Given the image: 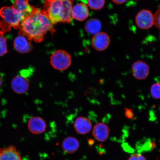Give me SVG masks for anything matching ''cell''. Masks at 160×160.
Instances as JSON below:
<instances>
[{
	"instance_id": "cell-21",
	"label": "cell",
	"mask_w": 160,
	"mask_h": 160,
	"mask_svg": "<svg viewBox=\"0 0 160 160\" xmlns=\"http://www.w3.org/2000/svg\"><path fill=\"white\" fill-rule=\"evenodd\" d=\"M154 24L160 30V8L157 10L154 15Z\"/></svg>"
},
{
	"instance_id": "cell-10",
	"label": "cell",
	"mask_w": 160,
	"mask_h": 160,
	"mask_svg": "<svg viewBox=\"0 0 160 160\" xmlns=\"http://www.w3.org/2000/svg\"><path fill=\"white\" fill-rule=\"evenodd\" d=\"M28 127L32 133L39 135L45 131L47 128V124L45 120L42 118L38 117H33L29 120Z\"/></svg>"
},
{
	"instance_id": "cell-19",
	"label": "cell",
	"mask_w": 160,
	"mask_h": 160,
	"mask_svg": "<svg viewBox=\"0 0 160 160\" xmlns=\"http://www.w3.org/2000/svg\"><path fill=\"white\" fill-rule=\"evenodd\" d=\"M88 5L92 9L98 10L103 7L105 0H87Z\"/></svg>"
},
{
	"instance_id": "cell-1",
	"label": "cell",
	"mask_w": 160,
	"mask_h": 160,
	"mask_svg": "<svg viewBox=\"0 0 160 160\" xmlns=\"http://www.w3.org/2000/svg\"><path fill=\"white\" fill-rule=\"evenodd\" d=\"M19 34L25 36L30 41L41 42L49 32L55 31L54 25L42 10L37 9L26 18L20 25Z\"/></svg>"
},
{
	"instance_id": "cell-23",
	"label": "cell",
	"mask_w": 160,
	"mask_h": 160,
	"mask_svg": "<svg viewBox=\"0 0 160 160\" xmlns=\"http://www.w3.org/2000/svg\"><path fill=\"white\" fill-rule=\"evenodd\" d=\"M128 160H147V159L141 154L136 153L131 156Z\"/></svg>"
},
{
	"instance_id": "cell-4",
	"label": "cell",
	"mask_w": 160,
	"mask_h": 160,
	"mask_svg": "<svg viewBox=\"0 0 160 160\" xmlns=\"http://www.w3.org/2000/svg\"><path fill=\"white\" fill-rule=\"evenodd\" d=\"M50 63L54 69L59 71H65L71 65V56L64 50H58L51 55Z\"/></svg>"
},
{
	"instance_id": "cell-22",
	"label": "cell",
	"mask_w": 160,
	"mask_h": 160,
	"mask_svg": "<svg viewBox=\"0 0 160 160\" xmlns=\"http://www.w3.org/2000/svg\"><path fill=\"white\" fill-rule=\"evenodd\" d=\"M125 115L127 118L129 119H132L135 117L134 113L133 110L131 109L125 108Z\"/></svg>"
},
{
	"instance_id": "cell-8",
	"label": "cell",
	"mask_w": 160,
	"mask_h": 160,
	"mask_svg": "<svg viewBox=\"0 0 160 160\" xmlns=\"http://www.w3.org/2000/svg\"><path fill=\"white\" fill-rule=\"evenodd\" d=\"M13 46L16 51L22 54L29 53L33 48L31 41L25 36L22 35H19L15 38Z\"/></svg>"
},
{
	"instance_id": "cell-16",
	"label": "cell",
	"mask_w": 160,
	"mask_h": 160,
	"mask_svg": "<svg viewBox=\"0 0 160 160\" xmlns=\"http://www.w3.org/2000/svg\"><path fill=\"white\" fill-rule=\"evenodd\" d=\"M79 142L78 140L73 137H68L63 140L62 143L63 151L65 153L72 154L78 149Z\"/></svg>"
},
{
	"instance_id": "cell-3",
	"label": "cell",
	"mask_w": 160,
	"mask_h": 160,
	"mask_svg": "<svg viewBox=\"0 0 160 160\" xmlns=\"http://www.w3.org/2000/svg\"><path fill=\"white\" fill-rule=\"evenodd\" d=\"M25 18L13 6L3 7L0 10V28L4 32L11 28L17 29Z\"/></svg>"
},
{
	"instance_id": "cell-20",
	"label": "cell",
	"mask_w": 160,
	"mask_h": 160,
	"mask_svg": "<svg viewBox=\"0 0 160 160\" xmlns=\"http://www.w3.org/2000/svg\"><path fill=\"white\" fill-rule=\"evenodd\" d=\"M150 92L152 98L155 99H160V83H155L151 86Z\"/></svg>"
},
{
	"instance_id": "cell-11",
	"label": "cell",
	"mask_w": 160,
	"mask_h": 160,
	"mask_svg": "<svg viewBox=\"0 0 160 160\" xmlns=\"http://www.w3.org/2000/svg\"><path fill=\"white\" fill-rule=\"evenodd\" d=\"M110 129L108 126L103 123H98L94 127L92 135L97 141L105 142L109 137Z\"/></svg>"
},
{
	"instance_id": "cell-15",
	"label": "cell",
	"mask_w": 160,
	"mask_h": 160,
	"mask_svg": "<svg viewBox=\"0 0 160 160\" xmlns=\"http://www.w3.org/2000/svg\"><path fill=\"white\" fill-rule=\"evenodd\" d=\"M0 160H22L17 148L14 146H10L0 149Z\"/></svg>"
},
{
	"instance_id": "cell-12",
	"label": "cell",
	"mask_w": 160,
	"mask_h": 160,
	"mask_svg": "<svg viewBox=\"0 0 160 160\" xmlns=\"http://www.w3.org/2000/svg\"><path fill=\"white\" fill-rule=\"evenodd\" d=\"M89 10L85 3H81L73 6L72 9L71 16L72 19L79 21H84L89 16Z\"/></svg>"
},
{
	"instance_id": "cell-5",
	"label": "cell",
	"mask_w": 160,
	"mask_h": 160,
	"mask_svg": "<svg viewBox=\"0 0 160 160\" xmlns=\"http://www.w3.org/2000/svg\"><path fill=\"white\" fill-rule=\"evenodd\" d=\"M135 22L139 28L149 29L154 25V15L149 10H142L136 16Z\"/></svg>"
},
{
	"instance_id": "cell-24",
	"label": "cell",
	"mask_w": 160,
	"mask_h": 160,
	"mask_svg": "<svg viewBox=\"0 0 160 160\" xmlns=\"http://www.w3.org/2000/svg\"><path fill=\"white\" fill-rule=\"evenodd\" d=\"M114 3L117 4H122L126 2L128 0H112Z\"/></svg>"
},
{
	"instance_id": "cell-18",
	"label": "cell",
	"mask_w": 160,
	"mask_h": 160,
	"mask_svg": "<svg viewBox=\"0 0 160 160\" xmlns=\"http://www.w3.org/2000/svg\"><path fill=\"white\" fill-rule=\"evenodd\" d=\"M5 32L0 31V57H2L7 53V39L5 37Z\"/></svg>"
},
{
	"instance_id": "cell-2",
	"label": "cell",
	"mask_w": 160,
	"mask_h": 160,
	"mask_svg": "<svg viewBox=\"0 0 160 160\" xmlns=\"http://www.w3.org/2000/svg\"><path fill=\"white\" fill-rule=\"evenodd\" d=\"M42 10L54 25L58 23H70L74 0H44Z\"/></svg>"
},
{
	"instance_id": "cell-13",
	"label": "cell",
	"mask_w": 160,
	"mask_h": 160,
	"mask_svg": "<svg viewBox=\"0 0 160 160\" xmlns=\"http://www.w3.org/2000/svg\"><path fill=\"white\" fill-rule=\"evenodd\" d=\"M74 128L77 133L85 135L89 132L92 129V123L90 120L85 117H81L75 120Z\"/></svg>"
},
{
	"instance_id": "cell-9",
	"label": "cell",
	"mask_w": 160,
	"mask_h": 160,
	"mask_svg": "<svg viewBox=\"0 0 160 160\" xmlns=\"http://www.w3.org/2000/svg\"><path fill=\"white\" fill-rule=\"evenodd\" d=\"M11 87L15 93L23 94L29 89V82L26 77L21 75H17L12 80Z\"/></svg>"
},
{
	"instance_id": "cell-25",
	"label": "cell",
	"mask_w": 160,
	"mask_h": 160,
	"mask_svg": "<svg viewBox=\"0 0 160 160\" xmlns=\"http://www.w3.org/2000/svg\"><path fill=\"white\" fill-rule=\"evenodd\" d=\"M3 83V79H2L1 76H0V88H1L2 85Z\"/></svg>"
},
{
	"instance_id": "cell-7",
	"label": "cell",
	"mask_w": 160,
	"mask_h": 160,
	"mask_svg": "<svg viewBox=\"0 0 160 160\" xmlns=\"http://www.w3.org/2000/svg\"><path fill=\"white\" fill-rule=\"evenodd\" d=\"M110 42V37L107 34L100 32L92 38L91 43L92 47L96 51H102L108 48Z\"/></svg>"
},
{
	"instance_id": "cell-14",
	"label": "cell",
	"mask_w": 160,
	"mask_h": 160,
	"mask_svg": "<svg viewBox=\"0 0 160 160\" xmlns=\"http://www.w3.org/2000/svg\"><path fill=\"white\" fill-rule=\"evenodd\" d=\"M13 6L25 18L31 15L37 9L30 4L29 0H15Z\"/></svg>"
},
{
	"instance_id": "cell-17",
	"label": "cell",
	"mask_w": 160,
	"mask_h": 160,
	"mask_svg": "<svg viewBox=\"0 0 160 160\" xmlns=\"http://www.w3.org/2000/svg\"><path fill=\"white\" fill-rule=\"evenodd\" d=\"M102 28V24L99 20L91 19L86 23L85 31L90 34L95 35L100 32Z\"/></svg>"
},
{
	"instance_id": "cell-6",
	"label": "cell",
	"mask_w": 160,
	"mask_h": 160,
	"mask_svg": "<svg viewBox=\"0 0 160 160\" xmlns=\"http://www.w3.org/2000/svg\"><path fill=\"white\" fill-rule=\"evenodd\" d=\"M132 74L138 80L147 79L150 74V68L145 62L138 60L134 62L131 67Z\"/></svg>"
}]
</instances>
